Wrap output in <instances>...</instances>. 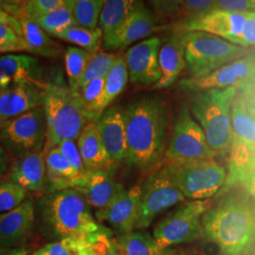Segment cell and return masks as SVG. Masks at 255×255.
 <instances>
[{
    "label": "cell",
    "instance_id": "681fc988",
    "mask_svg": "<svg viewBox=\"0 0 255 255\" xmlns=\"http://www.w3.org/2000/svg\"><path fill=\"white\" fill-rule=\"evenodd\" d=\"M9 158L6 151L0 146V178L7 172L8 170Z\"/></svg>",
    "mask_w": 255,
    "mask_h": 255
},
{
    "label": "cell",
    "instance_id": "bcb514c9",
    "mask_svg": "<svg viewBox=\"0 0 255 255\" xmlns=\"http://www.w3.org/2000/svg\"><path fill=\"white\" fill-rule=\"evenodd\" d=\"M237 95L243 100L248 110L255 117V76L237 89Z\"/></svg>",
    "mask_w": 255,
    "mask_h": 255
},
{
    "label": "cell",
    "instance_id": "9c48e42d",
    "mask_svg": "<svg viewBox=\"0 0 255 255\" xmlns=\"http://www.w3.org/2000/svg\"><path fill=\"white\" fill-rule=\"evenodd\" d=\"M211 205V200L184 203L158 223L152 237L155 242L162 248H172L201 239V218Z\"/></svg>",
    "mask_w": 255,
    "mask_h": 255
},
{
    "label": "cell",
    "instance_id": "f5cc1de1",
    "mask_svg": "<svg viewBox=\"0 0 255 255\" xmlns=\"http://www.w3.org/2000/svg\"><path fill=\"white\" fill-rule=\"evenodd\" d=\"M252 255H255V249H254V252H253V254H252Z\"/></svg>",
    "mask_w": 255,
    "mask_h": 255
},
{
    "label": "cell",
    "instance_id": "cb8c5ba5",
    "mask_svg": "<svg viewBox=\"0 0 255 255\" xmlns=\"http://www.w3.org/2000/svg\"><path fill=\"white\" fill-rule=\"evenodd\" d=\"M231 119L233 139L230 150L255 155V117L238 95L233 101Z\"/></svg>",
    "mask_w": 255,
    "mask_h": 255
},
{
    "label": "cell",
    "instance_id": "7c38bea8",
    "mask_svg": "<svg viewBox=\"0 0 255 255\" xmlns=\"http://www.w3.org/2000/svg\"><path fill=\"white\" fill-rule=\"evenodd\" d=\"M255 76V52L244 55L236 61L226 64L216 71L200 79H184L180 82L182 89L192 93L213 89H238L250 82Z\"/></svg>",
    "mask_w": 255,
    "mask_h": 255
},
{
    "label": "cell",
    "instance_id": "7dc6e473",
    "mask_svg": "<svg viewBox=\"0 0 255 255\" xmlns=\"http://www.w3.org/2000/svg\"><path fill=\"white\" fill-rule=\"evenodd\" d=\"M241 46L249 47L255 46V13H252L247 20L242 33Z\"/></svg>",
    "mask_w": 255,
    "mask_h": 255
},
{
    "label": "cell",
    "instance_id": "f6af8a7d",
    "mask_svg": "<svg viewBox=\"0 0 255 255\" xmlns=\"http://www.w3.org/2000/svg\"><path fill=\"white\" fill-rule=\"evenodd\" d=\"M46 183L48 185L49 193L74 188L73 183L71 181L48 168H46Z\"/></svg>",
    "mask_w": 255,
    "mask_h": 255
},
{
    "label": "cell",
    "instance_id": "816d5d0a",
    "mask_svg": "<svg viewBox=\"0 0 255 255\" xmlns=\"http://www.w3.org/2000/svg\"><path fill=\"white\" fill-rule=\"evenodd\" d=\"M9 250H10V249H6V248H3V247H0V255H5Z\"/></svg>",
    "mask_w": 255,
    "mask_h": 255
},
{
    "label": "cell",
    "instance_id": "f546056e",
    "mask_svg": "<svg viewBox=\"0 0 255 255\" xmlns=\"http://www.w3.org/2000/svg\"><path fill=\"white\" fill-rule=\"evenodd\" d=\"M139 2L131 0H105L99 20V28L106 36L125 21Z\"/></svg>",
    "mask_w": 255,
    "mask_h": 255
},
{
    "label": "cell",
    "instance_id": "8fae6325",
    "mask_svg": "<svg viewBox=\"0 0 255 255\" xmlns=\"http://www.w3.org/2000/svg\"><path fill=\"white\" fill-rule=\"evenodd\" d=\"M173 165L177 184L185 199L205 201L216 196L224 186L228 172L214 159Z\"/></svg>",
    "mask_w": 255,
    "mask_h": 255
},
{
    "label": "cell",
    "instance_id": "5bb4252c",
    "mask_svg": "<svg viewBox=\"0 0 255 255\" xmlns=\"http://www.w3.org/2000/svg\"><path fill=\"white\" fill-rule=\"evenodd\" d=\"M252 13H230L211 11L202 16L183 21L178 28L179 33L188 31H202L220 37L232 44L241 46L242 33L247 20Z\"/></svg>",
    "mask_w": 255,
    "mask_h": 255
},
{
    "label": "cell",
    "instance_id": "1f68e13d",
    "mask_svg": "<svg viewBox=\"0 0 255 255\" xmlns=\"http://www.w3.org/2000/svg\"><path fill=\"white\" fill-rule=\"evenodd\" d=\"M32 21L47 34L53 36H57L68 27L78 26L72 13L71 0H65L62 6Z\"/></svg>",
    "mask_w": 255,
    "mask_h": 255
},
{
    "label": "cell",
    "instance_id": "f1b7e54d",
    "mask_svg": "<svg viewBox=\"0 0 255 255\" xmlns=\"http://www.w3.org/2000/svg\"><path fill=\"white\" fill-rule=\"evenodd\" d=\"M104 84L105 78H98L73 92L89 122L96 123L104 112L102 109Z\"/></svg>",
    "mask_w": 255,
    "mask_h": 255
},
{
    "label": "cell",
    "instance_id": "d6a6232c",
    "mask_svg": "<svg viewBox=\"0 0 255 255\" xmlns=\"http://www.w3.org/2000/svg\"><path fill=\"white\" fill-rule=\"evenodd\" d=\"M31 255H98L88 238H64L46 244Z\"/></svg>",
    "mask_w": 255,
    "mask_h": 255
},
{
    "label": "cell",
    "instance_id": "9a60e30c",
    "mask_svg": "<svg viewBox=\"0 0 255 255\" xmlns=\"http://www.w3.org/2000/svg\"><path fill=\"white\" fill-rule=\"evenodd\" d=\"M156 28L155 15L139 2L135 9L117 29L103 36L102 44L106 49H125L137 41L149 36Z\"/></svg>",
    "mask_w": 255,
    "mask_h": 255
},
{
    "label": "cell",
    "instance_id": "d4e9b609",
    "mask_svg": "<svg viewBox=\"0 0 255 255\" xmlns=\"http://www.w3.org/2000/svg\"><path fill=\"white\" fill-rule=\"evenodd\" d=\"M77 145L86 171H114V164L101 141L97 123L90 122L82 129Z\"/></svg>",
    "mask_w": 255,
    "mask_h": 255
},
{
    "label": "cell",
    "instance_id": "4dcf8cb0",
    "mask_svg": "<svg viewBox=\"0 0 255 255\" xmlns=\"http://www.w3.org/2000/svg\"><path fill=\"white\" fill-rule=\"evenodd\" d=\"M156 10L163 14H177L185 20L196 18L208 13L214 1L185 0V1H153Z\"/></svg>",
    "mask_w": 255,
    "mask_h": 255
},
{
    "label": "cell",
    "instance_id": "4fadbf2b",
    "mask_svg": "<svg viewBox=\"0 0 255 255\" xmlns=\"http://www.w3.org/2000/svg\"><path fill=\"white\" fill-rule=\"evenodd\" d=\"M161 39L153 36L131 46L124 59L127 64L128 80L131 83L150 86L161 78L159 51Z\"/></svg>",
    "mask_w": 255,
    "mask_h": 255
},
{
    "label": "cell",
    "instance_id": "836d02e7",
    "mask_svg": "<svg viewBox=\"0 0 255 255\" xmlns=\"http://www.w3.org/2000/svg\"><path fill=\"white\" fill-rule=\"evenodd\" d=\"M128 74L127 64L124 57L118 56L112 69L105 78L104 84V93H103V101L102 109H107L110 104L115 101L119 95L126 88Z\"/></svg>",
    "mask_w": 255,
    "mask_h": 255
},
{
    "label": "cell",
    "instance_id": "ffe728a7",
    "mask_svg": "<svg viewBox=\"0 0 255 255\" xmlns=\"http://www.w3.org/2000/svg\"><path fill=\"white\" fill-rule=\"evenodd\" d=\"M45 87L22 85L0 93V124L43 106Z\"/></svg>",
    "mask_w": 255,
    "mask_h": 255
},
{
    "label": "cell",
    "instance_id": "b9f144b4",
    "mask_svg": "<svg viewBox=\"0 0 255 255\" xmlns=\"http://www.w3.org/2000/svg\"><path fill=\"white\" fill-rule=\"evenodd\" d=\"M57 147L59 148L61 153L64 155L67 162L71 164L76 172L83 178L86 173V169L82 163L77 142L74 140H64Z\"/></svg>",
    "mask_w": 255,
    "mask_h": 255
},
{
    "label": "cell",
    "instance_id": "83f0119b",
    "mask_svg": "<svg viewBox=\"0 0 255 255\" xmlns=\"http://www.w3.org/2000/svg\"><path fill=\"white\" fill-rule=\"evenodd\" d=\"M116 240L124 255H182L173 248L159 246L153 237L144 231L120 235Z\"/></svg>",
    "mask_w": 255,
    "mask_h": 255
},
{
    "label": "cell",
    "instance_id": "ba28073f",
    "mask_svg": "<svg viewBox=\"0 0 255 255\" xmlns=\"http://www.w3.org/2000/svg\"><path fill=\"white\" fill-rule=\"evenodd\" d=\"M46 138V117L43 106L0 124V146L6 153L15 158L43 151Z\"/></svg>",
    "mask_w": 255,
    "mask_h": 255
},
{
    "label": "cell",
    "instance_id": "e0dca14e",
    "mask_svg": "<svg viewBox=\"0 0 255 255\" xmlns=\"http://www.w3.org/2000/svg\"><path fill=\"white\" fill-rule=\"evenodd\" d=\"M141 197V186L124 189L107 207L97 211L96 218L110 223L121 235L134 231Z\"/></svg>",
    "mask_w": 255,
    "mask_h": 255
},
{
    "label": "cell",
    "instance_id": "60d3db41",
    "mask_svg": "<svg viewBox=\"0 0 255 255\" xmlns=\"http://www.w3.org/2000/svg\"><path fill=\"white\" fill-rule=\"evenodd\" d=\"M211 11H224L230 13H255V0H218L210 9Z\"/></svg>",
    "mask_w": 255,
    "mask_h": 255
},
{
    "label": "cell",
    "instance_id": "6da1fadb",
    "mask_svg": "<svg viewBox=\"0 0 255 255\" xmlns=\"http://www.w3.org/2000/svg\"><path fill=\"white\" fill-rule=\"evenodd\" d=\"M220 200L202 218L203 237L220 255H252L255 247V200L239 186L219 192Z\"/></svg>",
    "mask_w": 255,
    "mask_h": 255
},
{
    "label": "cell",
    "instance_id": "52a82bcc",
    "mask_svg": "<svg viewBox=\"0 0 255 255\" xmlns=\"http://www.w3.org/2000/svg\"><path fill=\"white\" fill-rule=\"evenodd\" d=\"M185 200L180 190L174 174L172 164L151 174L141 186V197L134 231L150 226L155 218L170 207Z\"/></svg>",
    "mask_w": 255,
    "mask_h": 255
},
{
    "label": "cell",
    "instance_id": "7402d4cb",
    "mask_svg": "<svg viewBox=\"0 0 255 255\" xmlns=\"http://www.w3.org/2000/svg\"><path fill=\"white\" fill-rule=\"evenodd\" d=\"M10 182L26 191H45L46 165L44 152H32L16 158L10 167Z\"/></svg>",
    "mask_w": 255,
    "mask_h": 255
},
{
    "label": "cell",
    "instance_id": "7a4b0ae2",
    "mask_svg": "<svg viewBox=\"0 0 255 255\" xmlns=\"http://www.w3.org/2000/svg\"><path fill=\"white\" fill-rule=\"evenodd\" d=\"M126 137V164L146 170L164 159L168 124L167 107L160 97H146L123 110Z\"/></svg>",
    "mask_w": 255,
    "mask_h": 255
},
{
    "label": "cell",
    "instance_id": "7bdbcfd3",
    "mask_svg": "<svg viewBox=\"0 0 255 255\" xmlns=\"http://www.w3.org/2000/svg\"><path fill=\"white\" fill-rule=\"evenodd\" d=\"M93 246L98 255H124L109 229L94 238Z\"/></svg>",
    "mask_w": 255,
    "mask_h": 255
},
{
    "label": "cell",
    "instance_id": "3957f363",
    "mask_svg": "<svg viewBox=\"0 0 255 255\" xmlns=\"http://www.w3.org/2000/svg\"><path fill=\"white\" fill-rule=\"evenodd\" d=\"M91 206L74 188L49 193L43 202V220L49 235L57 238H94L107 231L92 215Z\"/></svg>",
    "mask_w": 255,
    "mask_h": 255
},
{
    "label": "cell",
    "instance_id": "f35d334b",
    "mask_svg": "<svg viewBox=\"0 0 255 255\" xmlns=\"http://www.w3.org/2000/svg\"><path fill=\"white\" fill-rule=\"evenodd\" d=\"M44 155L46 168L51 169L52 171L71 181L73 183L74 188L78 187L81 184L83 178L76 172V170L71 166V164L67 162V160L64 158V155L61 153L58 147L49 149L48 151L45 152Z\"/></svg>",
    "mask_w": 255,
    "mask_h": 255
},
{
    "label": "cell",
    "instance_id": "277c9868",
    "mask_svg": "<svg viewBox=\"0 0 255 255\" xmlns=\"http://www.w3.org/2000/svg\"><path fill=\"white\" fill-rule=\"evenodd\" d=\"M237 89H213L195 94L190 113L201 126L210 148L217 153H226L232 146L231 111Z\"/></svg>",
    "mask_w": 255,
    "mask_h": 255
},
{
    "label": "cell",
    "instance_id": "d590c367",
    "mask_svg": "<svg viewBox=\"0 0 255 255\" xmlns=\"http://www.w3.org/2000/svg\"><path fill=\"white\" fill-rule=\"evenodd\" d=\"M91 56V53L80 47H67L64 55V60L69 89L71 91L77 90L79 82L82 79Z\"/></svg>",
    "mask_w": 255,
    "mask_h": 255
},
{
    "label": "cell",
    "instance_id": "ab89813d",
    "mask_svg": "<svg viewBox=\"0 0 255 255\" xmlns=\"http://www.w3.org/2000/svg\"><path fill=\"white\" fill-rule=\"evenodd\" d=\"M27 191L12 182H0V215L18 207L25 201Z\"/></svg>",
    "mask_w": 255,
    "mask_h": 255
},
{
    "label": "cell",
    "instance_id": "4316f807",
    "mask_svg": "<svg viewBox=\"0 0 255 255\" xmlns=\"http://www.w3.org/2000/svg\"><path fill=\"white\" fill-rule=\"evenodd\" d=\"M239 186L255 200V155L231 151L227 180L219 192Z\"/></svg>",
    "mask_w": 255,
    "mask_h": 255
},
{
    "label": "cell",
    "instance_id": "2e32d148",
    "mask_svg": "<svg viewBox=\"0 0 255 255\" xmlns=\"http://www.w3.org/2000/svg\"><path fill=\"white\" fill-rule=\"evenodd\" d=\"M22 85L46 86L38 59L26 54L0 55V93Z\"/></svg>",
    "mask_w": 255,
    "mask_h": 255
},
{
    "label": "cell",
    "instance_id": "484cf974",
    "mask_svg": "<svg viewBox=\"0 0 255 255\" xmlns=\"http://www.w3.org/2000/svg\"><path fill=\"white\" fill-rule=\"evenodd\" d=\"M15 18L18 20L19 38L23 51L46 58H55L60 55L61 47L34 21L26 17Z\"/></svg>",
    "mask_w": 255,
    "mask_h": 255
},
{
    "label": "cell",
    "instance_id": "5b68a950",
    "mask_svg": "<svg viewBox=\"0 0 255 255\" xmlns=\"http://www.w3.org/2000/svg\"><path fill=\"white\" fill-rule=\"evenodd\" d=\"M43 108L46 125L44 153L64 140L77 141L82 129L90 123L75 94L62 84L46 83Z\"/></svg>",
    "mask_w": 255,
    "mask_h": 255
},
{
    "label": "cell",
    "instance_id": "ac0fdd59",
    "mask_svg": "<svg viewBox=\"0 0 255 255\" xmlns=\"http://www.w3.org/2000/svg\"><path fill=\"white\" fill-rule=\"evenodd\" d=\"M99 133L114 164L126 163L127 160V137L123 110L119 107L106 109L97 122Z\"/></svg>",
    "mask_w": 255,
    "mask_h": 255
},
{
    "label": "cell",
    "instance_id": "f907efd6",
    "mask_svg": "<svg viewBox=\"0 0 255 255\" xmlns=\"http://www.w3.org/2000/svg\"><path fill=\"white\" fill-rule=\"evenodd\" d=\"M28 255L27 250L24 248H20V249H12L9 250L5 255Z\"/></svg>",
    "mask_w": 255,
    "mask_h": 255
},
{
    "label": "cell",
    "instance_id": "44dd1931",
    "mask_svg": "<svg viewBox=\"0 0 255 255\" xmlns=\"http://www.w3.org/2000/svg\"><path fill=\"white\" fill-rule=\"evenodd\" d=\"M33 203L25 201L18 207L0 215V247L9 249L27 238L34 224Z\"/></svg>",
    "mask_w": 255,
    "mask_h": 255
},
{
    "label": "cell",
    "instance_id": "603a6c76",
    "mask_svg": "<svg viewBox=\"0 0 255 255\" xmlns=\"http://www.w3.org/2000/svg\"><path fill=\"white\" fill-rule=\"evenodd\" d=\"M185 50L182 33L169 37L159 51L161 78L152 86L153 89H164L174 84L185 68Z\"/></svg>",
    "mask_w": 255,
    "mask_h": 255
},
{
    "label": "cell",
    "instance_id": "d6986e66",
    "mask_svg": "<svg viewBox=\"0 0 255 255\" xmlns=\"http://www.w3.org/2000/svg\"><path fill=\"white\" fill-rule=\"evenodd\" d=\"M81 192L89 205L98 211L107 207L124 186L116 181L114 171H86L81 184L74 188Z\"/></svg>",
    "mask_w": 255,
    "mask_h": 255
},
{
    "label": "cell",
    "instance_id": "e575fe53",
    "mask_svg": "<svg viewBox=\"0 0 255 255\" xmlns=\"http://www.w3.org/2000/svg\"><path fill=\"white\" fill-rule=\"evenodd\" d=\"M56 37L77 45L80 46V48L88 51L91 54L100 51L103 40V34L99 27L89 29L79 26L68 27Z\"/></svg>",
    "mask_w": 255,
    "mask_h": 255
},
{
    "label": "cell",
    "instance_id": "74e56055",
    "mask_svg": "<svg viewBox=\"0 0 255 255\" xmlns=\"http://www.w3.org/2000/svg\"><path fill=\"white\" fill-rule=\"evenodd\" d=\"M117 59L118 55L104 51H99L95 54H92L86 69L79 82L77 90L81 89L84 85L95 79L106 78Z\"/></svg>",
    "mask_w": 255,
    "mask_h": 255
},
{
    "label": "cell",
    "instance_id": "c3c4849f",
    "mask_svg": "<svg viewBox=\"0 0 255 255\" xmlns=\"http://www.w3.org/2000/svg\"><path fill=\"white\" fill-rule=\"evenodd\" d=\"M1 24H6L9 25L10 27H13L15 30L18 29L19 24L17 19L9 14L5 9L2 8L0 5V25Z\"/></svg>",
    "mask_w": 255,
    "mask_h": 255
},
{
    "label": "cell",
    "instance_id": "8d00e7d4",
    "mask_svg": "<svg viewBox=\"0 0 255 255\" xmlns=\"http://www.w3.org/2000/svg\"><path fill=\"white\" fill-rule=\"evenodd\" d=\"M104 0H71L74 18L79 27L89 29L98 27Z\"/></svg>",
    "mask_w": 255,
    "mask_h": 255
},
{
    "label": "cell",
    "instance_id": "ee69618b",
    "mask_svg": "<svg viewBox=\"0 0 255 255\" xmlns=\"http://www.w3.org/2000/svg\"><path fill=\"white\" fill-rule=\"evenodd\" d=\"M12 51H23L17 32L12 27L6 24L0 25V53Z\"/></svg>",
    "mask_w": 255,
    "mask_h": 255
},
{
    "label": "cell",
    "instance_id": "30bf717a",
    "mask_svg": "<svg viewBox=\"0 0 255 255\" xmlns=\"http://www.w3.org/2000/svg\"><path fill=\"white\" fill-rule=\"evenodd\" d=\"M217 156L206 141L199 123L192 117L190 110L183 107L175 122L172 136L164 152L167 164L181 165L214 159Z\"/></svg>",
    "mask_w": 255,
    "mask_h": 255
},
{
    "label": "cell",
    "instance_id": "8992f818",
    "mask_svg": "<svg viewBox=\"0 0 255 255\" xmlns=\"http://www.w3.org/2000/svg\"><path fill=\"white\" fill-rule=\"evenodd\" d=\"M185 68L189 79H200L246 55L247 48L219 36L202 32H182Z\"/></svg>",
    "mask_w": 255,
    "mask_h": 255
}]
</instances>
